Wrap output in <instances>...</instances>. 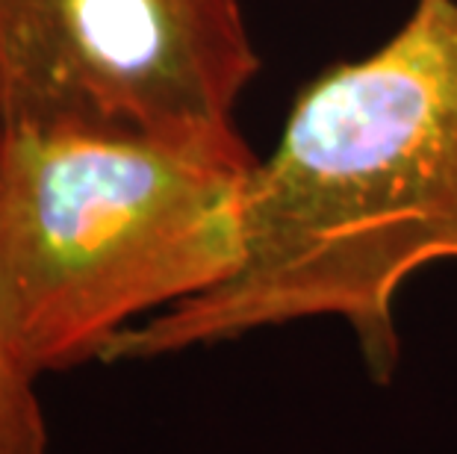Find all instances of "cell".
Listing matches in <instances>:
<instances>
[{"label":"cell","mask_w":457,"mask_h":454,"mask_svg":"<svg viewBox=\"0 0 457 454\" xmlns=\"http://www.w3.org/2000/svg\"><path fill=\"white\" fill-rule=\"evenodd\" d=\"M38 381L0 318V454H51Z\"/></svg>","instance_id":"4"},{"label":"cell","mask_w":457,"mask_h":454,"mask_svg":"<svg viewBox=\"0 0 457 454\" xmlns=\"http://www.w3.org/2000/svg\"><path fill=\"white\" fill-rule=\"evenodd\" d=\"M257 74L239 0H0V128L228 144Z\"/></svg>","instance_id":"3"},{"label":"cell","mask_w":457,"mask_h":454,"mask_svg":"<svg viewBox=\"0 0 457 454\" xmlns=\"http://www.w3.org/2000/svg\"><path fill=\"white\" fill-rule=\"evenodd\" d=\"M260 157L0 128V318L42 375L101 363L128 327L221 284Z\"/></svg>","instance_id":"2"},{"label":"cell","mask_w":457,"mask_h":454,"mask_svg":"<svg viewBox=\"0 0 457 454\" xmlns=\"http://www.w3.org/2000/svg\"><path fill=\"white\" fill-rule=\"evenodd\" d=\"M445 260H457V0H416L372 54L298 89L248 180L237 268L128 327L101 363L334 318L369 378L390 384L402 360L398 293Z\"/></svg>","instance_id":"1"}]
</instances>
